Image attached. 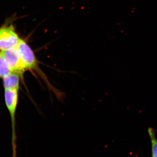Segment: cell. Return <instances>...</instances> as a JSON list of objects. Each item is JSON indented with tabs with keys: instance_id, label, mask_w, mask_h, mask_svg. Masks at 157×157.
I'll return each mask as SVG.
<instances>
[{
	"instance_id": "cell-1",
	"label": "cell",
	"mask_w": 157,
	"mask_h": 157,
	"mask_svg": "<svg viewBox=\"0 0 157 157\" xmlns=\"http://www.w3.org/2000/svg\"><path fill=\"white\" fill-rule=\"evenodd\" d=\"M17 48L20 56L25 66L27 71L36 72L46 84L50 93H52L56 97L57 99H61L64 95V92L53 86L48 80V77L43 73L39 66V62L35 55L34 52L26 42L20 39Z\"/></svg>"
},
{
	"instance_id": "cell-2",
	"label": "cell",
	"mask_w": 157,
	"mask_h": 157,
	"mask_svg": "<svg viewBox=\"0 0 157 157\" xmlns=\"http://www.w3.org/2000/svg\"><path fill=\"white\" fill-rule=\"evenodd\" d=\"M1 53L11 73H17L21 78H23L24 74L27 70L17 48L2 51Z\"/></svg>"
},
{
	"instance_id": "cell-3",
	"label": "cell",
	"mask_w": 157,
	"mask_h": 157,
	"mask_svg": "<svg viewBox=\"0 0 157 157\" xmlns=\"http://www.w3.org/2000/svg\"><path fill=\"white\" fill-rule=\"evenodd\" d=\"M20 39L12 25L0 28V50L4 51L16 48Z\"/></svg>"
},
{
	"instance_id": "cell-4",
	"label": "cell",
	"mask_w": 157,
	"mask_h": 157,
	"mask_svg": "<svg viewBox=\"0 0 157 157\" xmlns=\"http://www.w3.org/2000/svg\"><path fill=\"white\" fill-rule=\"evenodd\" d=\"M18 91L5 90V99L6 107L9 110L11 122L12 130V141L15 144L16 140L15 135V113L18 104Z\"/></svg>"
},
{
	"instance_id": "cell-5",
	"label": "cell",
	"mask_w": 157,
	"mask_h": 157,
	"mask_svg": "<svg viewBox=\"0 0 157 157\" xmlns=\"http://www.w3.org/2000/svg\"><path fill=\"white\" fill-rule=\"evenodd\" d=\"M2 78L5 90L18 91L20 88V81L21 78L18 74L11 73Z\"/></svg>"
},
{
	"instance_id": "cell-6",
	"label": "cell",
	"mask_w": 157,
	"mask_h": 157,
	"mask_svg": "<svg viewBox=\"0 0 157 157\" xmlns=\"http://www.w3.org/2000/svg\"><path fill=\"white\" fill-rule=\"evenodd\" d=\"M147 132L151 144V157H157V139L155 137V131L151 128H149Z\"/></svg>"
},
{
	"instance_id": "cell-7",
	"label": "cell",
	"mask_w": 157,
	"mask_h": 157,
	"mask_svg": "<svg viewBox=\"0 0 157 157\" xmlns=\"http://www.w3.org/2000/svg\"><path fill=\"white\" fill-rule=\"evenodd\" d=\"M11 73L0 52V78H3Z\"/></svg>"
}]
</instances>
